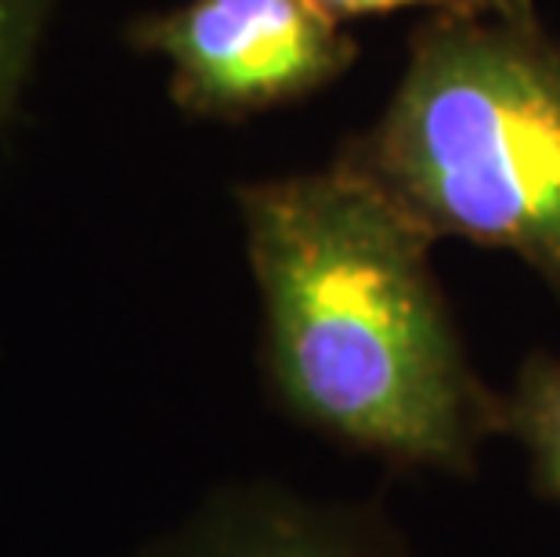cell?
<instances>
[{
    "mask_svg": "<svg viewBox=\"0 0 560 557\" xmlns=\"http://www.w3.org/2000/svg\"><path fill=\"white\" fill-rule=\"evenodd\" d=\"M171 73V98L202 120H246L322 91L359 58L315 0H185L127 30Z\"/></svg>",
    "mask_w": 560,
    "mask_h": 557,
    "instance_id": "obj_3",
    "label": "cell"
},
{
    "mask_svg": "<svg viewBox=\"0 0 560 557\" xmlns=\"http://www.w3.org/2000/svg\"><path fill=\"white\" fill-rule=\"evenodd\" d=\"M276 406L395 471L474 478L503 395L474 370L434 235L348 163L235 193Z\"/></svg>",
    "mask_w": 560,
    "mask_h": 557,
    "instance_id": "obj_1",
    "label": "cell"
},
{
    "mask_svg": "<svg viewBox=\"0 0 560 557\" xmlns=\"http://www.w3.org/2000/svg\"><path fill=\"white\" fill-rule=\"evenodd\" d=\"M135 557H416L380 507L315 500L279 481H235Z\"/></svg>",
    "mask_w": 560,
    "mask_h": 557,
    "instance_id": "obj_4",
    "label": "cell"
},
{
    "mask_svg": "<svg viewBox=\"0 0 560 557\" xmlns=\"http://www.w3.org/2000/svg\"><path fill=\"white\" fill-rule=\"evenodd\" d=\"M55 0H0V120L15 109L37 66Z\"/></svg>",
    "mask_w": 560,
    "mask_h": 557,
    "instance_id": "obj_6",
    "label": "cell"
},
{
    "mask_svg": "<svg viewBox=\"0 0 560 557\" xmlns=\"http://www.w3.org/2000/svg\"><path fill=\"white\" fill-rule=\"evenodd\" d=\"M503 434L528 456L532 489L560 507V359L528 351L503 395Z\"/></svg>",
    "mask_w": 560,
    "mask_h": 557,
    "instance_id": "obj_5",
    "label": "cell"
},
{
    "mask_svg": "<svg viewBox=\"0 0 560 557\" xmlns=\"http://www.w3.org/2000/svg\"><path fill=\"white\" fill-rule=\"evenodd\" d=\"M332 19L351 22L365 15H387L405 8H431L434 15H499V19H535L532 0H315Z\"/></svg>",
    "mask_w": 560,
    "mask_h": 557,
    "instance_id": "obj_7",
    "label": "cell"
},
{
    "mask_svg": "<svg viewBox=\"0 0 560 557\" xmlns=\"http://www.w3.org/2000/svg\"><path fill=\"white\" fill-rule=\"evenodd\" d=\"M337 160L434 240L514 254L560 301V40L539 15H431Z\"/></svg>",
    "mask_w": 560,
    "mask_h": 557,
    "instance_id": "obj_2",
    "label": "cell"
}]
</instances>
